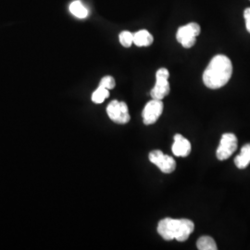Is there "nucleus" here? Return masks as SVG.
Masks as SVG:
<instances>
[{
  "mask_svg": "<svg viewBox=\"0 0 250 250\" xmlns=\"http://www.w3.org/2000/svg\"><path fill=\"white\" fill-rule=\"evenodd\" d=\"M232 64L231 60L224 55H217L210 61L203 73V82L210 89H219L231 79Z\"/></svg>",
  "mask_w": 250,
  "mask_h": 250,
  "instance_id": "nucleus-1",
  "label": "nucleus"
},
{
  "mask_svg": "<svg viewBox=\"0 0 250 250\" xmlns=\"http://www.w3.org/2000/svg\"><path fill=\"white\" fill-rule=\"evenodd\" d=\"M195 224L188 219L175 220L166 218L161 220L158 225V232L167 241L176 239L179 242L187 241L194 232Z\"/></svg>",
  "mask_w": 250,
  "mask_h": 250,
  "instance_id": "nucleus-2",
  "label": "nucleus"
},
{
  "mask_svg": "<svg viewBox=\"0 0 250 250\" xmlns=\"http://www.w3.org/2000/svg\"><path fill=\"white\" fill-rule=\"evenodd\" d=\"M200 34V26L196 22L180 27L176 33V39L185 48H190L196 44V38Z\"/></svg>",
  "mask_w": 250,
  "mask_h": 250,
  "instance_id": "nucleus-3",
  "label": "nucleus"
},
{
  "mask_svg": "<svg viewBox=\"0 0 250 250\" xmlns=\"http://www.w3.org/2000/svg\"><path fill=\"white\" fill-rule=\"evenodd\" d=\"M107 113L111 121L119 125H125L130 121L128 106L125 102L118 100L111 101L107 106Z\"/></svg>",
  "mask_w": 250,
  "mask_h": 250,
  "instance_id": "nucleus-4",
  "label": "nucleus"
},
{
  "mask_svg": "<svg viewBox=\"0 0 250 250\" xmlns=\"http://www.w3.org/2000/svg\"><path fill=\"white\" fill-rule=\"evenodd\" d=\"M237 138L236 136L231 133L223 134L220 146L216 151V155L218 160L220 161H225L229 159L233 152L237 148Z\"/></svg>",
  "mask_w": 250,
  "mask_h": 250,
  "instance_id": "nucleus-5",
  "label": "nucleus"
},
{
  "mask_svg": "<svg viewBox=\"0 0 250 250\" xmlns=\"http://www.w3.org/2000/svg\"><path fill=\"white\" fill-rule=\"evenodd\" d=\"M148 158L149 161L164 173H171L176 168L174 159L168 155H164L161 150H153L150 152Z\"/></svg>",
  "mask_w": 250,
  "mask_h": 250,
  "instance_id": "nucleus-6",
  "label": "nucleus"
},
{
  "mask_svg": "<svg viewBox=\"0 0 250 250\" xmlns=\"http://www.w3.org/2000/svg\"><path fill=\"white\" fill-rule=\"evenodd\" d=\"M163 111V104L159 99H152L148 103H146L144 108L143 116L144 124L146 125L155 124L159 118L161 117Z\"/></svg>",
  "mask_w": 250,
  "mask_h": 250,
  "instance_id": "nucleus-7",
  "label": "nucleus"
},
{
  "mask_svg": "<svg viewBox=\"0 0 250 250\" xmlns=\"http://www.w3.org/2000/svg\"><path fill=\"white\" fill-rule=\"evenodd\" d=\"M171 149L176 157H188L191 152V144L182 134H175Z\"/></svg>",
  "mask_w": 250,
  "mask_h": 250,
  "instance_id": "nucleus-8",
  "label": "nucleus"
},
{
  "mask_svg": "<svg viewBox=\"0 0 250 250\" xmlns=\"http://www.w3.org/2000/svg\"><path fill=\"white\" fill-rule=\"evenodd\" d=\"M167 78H156L155 86L152 88L150 95L152 99L161 100L170 93V83Z\"/></svg>",
  "mask_w": 250,
  "mask_h": 250,
  "instance_id": "nucleus-9",
  "label": "nucleus"
},
{
  "mask_svg": "<svg viewBox=\"0 0 250 250\" xmlns=\"http://www.w3.org/2000/svg\"><path fill=\"white\" fill-rule=\"evenodd\" d=\"M250 163V144L245 145L241 148V153L234 159V164L238 169H246Z\"/></svg>",
  "mask_w": 250,
  "mask_h": 250,
  "instance_id": "nucleus-10",
  "label": "nucleus"
},
{
  "mask_svg": "<svg viewBox=\"0 0 250 250\" xmlns=\"http://www.w3.org/2000/svg\"><path fill=\"white\" fill-rule=\"evenodd\" d=\"M153 43V36L146 30H140L134 34V44L137 46H148Z\"/></svg>",
  "mask_w": 250,
  "mask_h": 250,
  "instance_id": "nucleus-11",
  "label": "nucleus"
},
{
  "mask_svg": "<svg viewBox=\"0 0 250 250\" xmlns=\"http://www.w3.org/2000/svg\"><path fill=\"white\" fill-rule=\"evenodd\" d=\"M70 11L77 18L84 19L88 16V10L79 0L73 1L70 5Z\"/></svg>",
  "mask_w": 250,
  "mask_h": 250,
  "instance_id": "nucleus-12",
  "label": "nucleus"
},
{
  "mask_svg": "<svg viewBox=\"0 0 250 250\" xmlns=\"http://www.w3.org/2000/svg\"><path fill=\"white\" fill-rule=\"evenodd\" d=\"M197 249L199 250H217V245L214 239L210 236H201L197 243Z\"/></svg>",
  "mask_w": 250,
  "mask_h": 250,
  "instance_id": "nucleus-13",
  "label": "nucleus"
},
{
  "mask_svg": "<svg viewBox=\"0 0 250 250\" xmlns=\"http://www.w3.org/2000/svg\"><path fill=\"white\" fill-rule=\"evenodd\" d=\"M108 96H109L108 89L99 85V88L96 90L92 95V101L97 104H101L105 101V99L108 98Z\"/></svg>",
  "mask_w": 250,
  "mask_h": 250,
  "instance_id": "nucleus-14",
  "label": "nucleus"
},
{
  "mask_svg": "<svg viewBox=\"0 0 250 250\" xmlns=\"http://www.w3.org/2000/svg\"><path fill=\"white\" fill-rule=\"evenodd\" d=\"M119 39L121 44L125 47H130L134 44V34H132L129 31H124L120 34Z\"/></svg>",
  "mask_w": 250,
  "mask_h": 250,
  "instance_id": "nucleus-15",
  "label": "nucleus"
},
{
  "mask_svg": "<svg viewBox=\"0 0 250 250\" xmlns=\"http://www.w3.org/2000/svg\"><path fill=\"white\" fill-rule=\"evenodd\" d=\"M99 85L108 90L113 89L115 87V80L111 76H105L100 81Z\"/></svg>",
  "mask_w": 250,
  "mask_h": 250,
  "instance_id": "nucleus-16",
  "label": "nucleus"
},
{
  "mask_svg": "<svg viewBox=\"0 0 250 250\" xmlns=\"http://www.w3.org/2000/svg\"><path fill=\"white\" fill-rule=\"evenodd\" d=\"M170 73L169 71L165 68H161L158 72H156V78H167L169 79Z\"/></svg>",
  "mask_w": 250,
  "mask_h": 250,
  "instance_id": "nucleus-17",
  "label": "nucleus"
},
{
  "mask_svg": "<svg viewBox=\"0 0 250 250\" xmlns=\"http://www.w3.org/2000/svg\"><path fill=\"white\" fill-rule=\"evenodd\" d=\"M244 17L246 20V27H247V30L249 31V33H250V8L245 9L244 11Z\"/></svg>",
  "mask_w": 250,
  "mask_h": 250,
  "instance_id": "nucleus-18",
  "label": "nucleus"
}]
</instances>
